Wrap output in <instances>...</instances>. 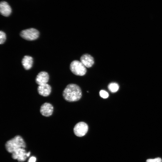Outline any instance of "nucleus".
Masks as SVG:
<instances>
[{"instance_id": "obj_1", "label": "nucleus", "mask_w": 162, "mask_h": 162, "mask_svg": "<svg viewBox=\"0 0 162 162\" xmlns=\"http://www.w3.org/2000/svg\"><path fill=\"white\" fill-rule=\"evenodd\" d=\"M82 95L80 88L77 85L70 84L68 85L63 93V96L66 101L72 102L79 100Z\"/></svg>"}, {"instance_id": "obj_14", "label": "nucleus", "mask_w": 162, "mask_h": 162, "mask_svg": "<svg viewBox=\"0 0 162 162\" xmlns=\"http://www.w3.org/2000/svg\"><path fill=\"white\" fill-rule=\"evenodd\" d=\"M100 96L103 98H107L109 96L108 93L104 90H101L100 91Z\"/></svg>"}, {"instance_id": "obj_13", "label": "nucleus", "mask_w": 162, "mask_h": 162, "mask_svg": "<svg viewBox=\"0 0 162 162\" xmlns=\"http://www.w3.org/2000/svg\"><path fill=\"white\" fill-rule=\"evenodd\" d=\"M6 39V35L5 33L1 31L0 32V44H2L4 43Z\"/></svg>"}, {"instance_id": "obj_4", "label": "nucleus", "mask_w": 162, "mask_h": 162, "mask_svg": "<svg viewBox=\"0 0 162 162\" xmlns=\"http://www.w3.org/2000/svg\"><path fill=\"white\" fill-rule=\"evenodd\" d=\"M20 35L26 40H32L38 37L39 32L35 28H30L22 31L20 33Z\"/></svg>"}, {"instance_id": "obj_9", "label": "nucleus", "mask_w": 162, "mask_h": 162, "mask_svg": "<svg viewBox=\"0 0 162 162\" xmlns=\"http://www.w3.org/2000/svg\"><path fill=\"white\" fill-rule=\"evenodd\" d=\"M80 60L83 64L86 67L88 68L91 67L94 63L93 57L88 54L83 55L81 57Z\"/></svg>"}, {"instance_id": "obj_8", "label": "nucleus", "mask_w": 162, "mask_h": 162, "mask_svg": "<svg viewBox=\"0 0 162 162\" xmlns=\"http://www.w3.org/2000/svg\"><path fill=\"white\" fill-rule=\"evenodd\" d=\"M37 90L38 93L44 97L48 96L50 94L51 88L50 86L47 83L39 85Z\"/></svg>"}, {"instance_id": "obj_15", "label": "nucleus", "mask_w": 162, "mask_h": 162, "mask_svg": "<svg viewBox=\"0 0 162 162\" xmlns=\"http://www.w3.org/2000/svg\"><path fill=\"white\" fill-rule=\"evenodd\" d=\"M146 162H162V160L160 158L157 157L154 159H148Z\"/></svg>"}, {"instance_id": "obj_2", "label": "nucleus", "mask_w": 162, "mask_h": 162, "mask_svg": "<svg viewBox=\"0 0 162 162\" xmlns=\"http://www.w3.org/2000/svg\"><path fill=\"white\" fill-rule=\"evenodd\" d=\"M26 147V145L23 138L17 135L8 141L5 144L7 150L12 154L19 153Z\"/></svg>"}, {"instance_id": "obj_7", "label": "nucleus", "mask_w": 162, "mask_h": 162, "mask_svg": "<svg viewBox=\"0 0 162 162\" xmlns=\"http://www.w3.org/2000/svg\"><path fill=\"white\" fill-rule=\"evenodd\" d=\"M49 79V75L46 72L41 71L37 75L35 81L36 83L40 85L47 83Z\"/></svg>"}, {"instance_id": "obj_5", "label": "nucleus", "mask_w": 162, "mask_h": 162, "mask_svg": "<svg viewBox=\"0 0 162 162\" xmlns=\"http://www.w3.org/2000/svg\"><path fill=\"white\" fill-rule=\"evenodd\" d=\"M88 129V126L87 124L84 122H80L75 125L74 131L76 136L81 137L86 134Z\"/></svg>"}, {"instance_id": "obj_16", "label": "nucleus", "mask_w": 162, "mask_h": 162, "mask_svg": "<svg viewBox=\"0 0 162 162\" xmlns=\"http://www.w3.org/2000/svg\"><path fill=\"white\" fill-rule=\"evenodd\" d=\"M36 161V158L34 156L31 157L28 161V162H35Z\"/></svg>"}, {"instance_id": "obj_11", "label": "nucleus", "mask_w": 162, "mask_h": 162, "mask_svg": "<svg viewBox=\"0 0 162 162\" xmlns=\"http://www.w3.org/2000/svg\"><path fill=\"white\" fill-rule=\"evenodd\" d=\"M22 63L24 68L26 70H28L32 66L33 63V58L29 56H25L22 58Z\"/></svg>"}, {"instance_id": "obj_3", "label": "nucleus", "mask_w": 162, "mask_h": 162, "mask_svg": "<svg viewBox=\"0 0 162 162\" xmlns=\"http://www.w3.org/2000/svg\"><path fill=\"white\" fill-rule=\"evenodd\" d=\"M70 69L74 74L78 76L84 75L86 72V67L81 61L77 60H74L71 62Z\"/></svg>"}, {"instance_id": "obj_12", "label": "nucleus", "mask_w": 162, "mask_h": 162, "mask_svg": "<svg viewBox=\"0 0 162 162\" xmlns=\"http://www.w3.org/2000/svg\"><path fill=\"white\" fill-rule=\"evenodd\" d=\"M109 90L112 92H116L118 90L119 86L118 84L115 82H112L109 84L108 86Z\"/></svg>"}, {"instance_id": "obj_10", "label": "nucleus", "mask_w": 162, "mask_h": 162, "mask_svg": "<svg viewBox=\"0 0 162 162\" xmlns=\"http://www.w3.org/2000/svg\"><path fill=\"white\" fill-rule=\"evenodd\" d=\"M0 11L1 14L5 16H9L11 13V8L6 2L3 1L0 4Z\"/></svg>"}, {"instance_id": "obj_6", "label": "nucleus", "mask_w": 162, "mask_h": 162, "mask_svg": "<svg viewBox=\"0 0 162 162\" xmlns=\"http://www.w3.org/2000/svg\"><path fill=\"white\" fill-rule=\"evenodd\" d=\"M53 107L52 105L48 103H45L41 106L40 112L43 116L48 117L51 116L53 112Z\"/></svg>"}]
</instances>
